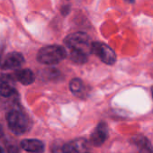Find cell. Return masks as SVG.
<instances>
[{
  "mask_svg": "<svg viewBox=\"0 0 153 153\" xmlns=\"http://www.w3.org/2000/svg\"><path fill=\"white\" fill-rule=\"evenodd\" d=\"M108 137V126L105 122H101L91 134L90 141L94 146H101Z\"/></svg>",
  "mask_w": 153,
  "mask_h": 153,
  "instance_id": "obj_7",
  "label": "cell"
},
{
  "mask_svg": "<svg viewBox=\"0 0 153 153\" xmlns=\"http://www.w3.org/2000/svg\"><path fill=\"white\" fill-rule=\"evenodd\" d=\"M152 95H153V88H152Z\"/></svg>",
  "mask_w": 153,
  "mask_h": 153,
  "instance_id": "obj_19",
  "label": "cell"
},
{
  "mask_svg": "<svg viewBox=\"0 0 153 153\" xmlns=\"http://www.w3.org/2000/svg\"><path fill=\"white\" fill-rule=\"evenodd\" d=\"M7 122L9 129L16 135H21L28 131L31 128L29 117L18 106L12 108L7 114Z\"/></svg>",
  "mask_w": 153,
  "mask_h": 153,
  "instance_id": "obj_1",
  "label": "cell"
},
{
  "mask_svg": "<svg viewBox=\"0 0 153 153\" xmlns=\"http://www.w3.org/2000/svg\"><path fill=\"white\" fill-rule=\"evenodd\" d=\"M21 147L29 152L33 153H42L44 151V144L42 141L34 139H27L24 140L21 142Z\"/></svg>",
  "mask_w": 153,
  "mask_h": 153,
  "instance_id": "obj_8",
  "label": "cell"
},
{
  "mask_svg": "<svg viewBox=\"0 0 153 153\" xmlns=\"http://www.w3.org/2000/svg\"><path fill=\"white\" fill-rule=\"evenodd\" d=\"M70 91L75 95H80L84 90V84L79 79H73L69 83Z\"/></svg>",
  "mask_w": 153,
  "mask_h": 153,
  "instance_id": "obj_13",
  "label": "cell"
},
{
  "mask_svg": "<svg viewBox=\"0 0 153 153\" xmlns=\"http://www.w3.org/2000/svg\"><path fill=\"white\" fill-rule=\"evenodd\" d=\"M67 56L65 48L59 45H50L42 48L37 54V60L45 65H55Z\"/></svg>",
  "mask_w": 153,
  "mask_h": 153,
  "instance_id": "obj_2",
  "label": "cell"
},
{
  "mask_svg": "<svg viewBox=\"0 0 153 153\" xmlns=\"http://www.w3.org/2000/svg\"><path fill=\"white\" fill-rule=\"evenodd\" d=\"M8 153H19V148L16 145H11L8 147Z\"/></svg>",
  "mask_w": 153,
  "mask_h": 153,
  "instance_id": "obj_14",
  "label": "cell"
},
{
  "mask_svg": "<svg viewBox=\"0 0 153 153\" xmlns=\"http://www.w3.org/2000/svg\"><path fill=\"white\" fill-rule=\"evenodd\" d=\"M134 143L139 147V149H140L141 152H143V153H153L151 145L146 138H144L142 136H137L136 140H134Z\"/></svg>",
  "mask_w": 153,
  "mask_h": 153,
  "instance_id": "obj_12",
  "label": "cell"
},
{
  "mask_svg": "<svg viewBox=\"0 0 153 153\" xmlns=\"http://www.w3.org/2000/svg\"><path fill=\"white\" fill-rule=\"evenodd\" d=\"M4 136V129H3V126L0 124V139Z\"/></svg>",
  "mask_w": 153,
  "mask_h": 153,
  "instance_id": "obj_15",
  "label": "cell"
},
{
  "mask_svg": "<svg viewBox=\"0 0 153 153\" xmlns=\"http://www.w3.org/2000/svg\"><path fill=\"white\" fill-rule=\"evenodd\" d=\"M86 149L85 140H73L68 143H66L62 146V153H81Z\"/></svg>",
  "mask_w": 153,
  "mask_h": 153,
  "instance_id": "obj_9",
  "label": "cell"
},
{
  "mask_svg": "<svg viewBox=\"0 0 153 153\" xmlns=\"http://www.w3.org/2000/svg\"><path fill=\"white\" fill-rule=\"evenodd\" d=\"M126 2H128V3H134L135 2V0H125Z\"/></svg>",
  "mask_w": 153,
  "mask_h": 153,
  "instance_id": "obj_16",
  "label": "cell"
},
{
  "mask_svg": "<svg viewBox=\"0 0 153 153\" xmlns=\"http://www.w3.org/2000/svg\"><path fill=\"white\" fill-rule=\"evenodd\" d=\"M0 153H5V150L2 147H0Z\"/></svg>",
  "mask_w": 153,
  "mask_h": 153,
  "instance_id": "obj_18",
  "label": "cell"
},
{
  "mask_svg": "<svg viewBox=\"0 0 153 153\" xmlns=\"http://www.w3.org/2000/svg\"><path fill=\"white\" fill-rule=\"evenodd\" d=\"M88 54L79 51V50H69V59L76 64H84L88 61Z\"/></svg>",
  "mask_w": 153,
  "mask_h": 153,
  "instance_id": "obj_11",
  "label": "cell"
},
{
  "mask_svg": "<svg viewBox=\"0 0 153 153\" xmlns=\"http://www.w3.org/2000/svg\"><path fill=\"white\" fill-rule=\"evenodd\" d=\"M15 76L20 83H22L25 86L31 85L35 80V76L33 72L28 68L16 70L15 73Z\"/></svg>",
  "mask_w": 153,
  "mask_h": 153,
  "instance_id": "obj_10",
  "label": "cell"
},
{
  "mask_svg": "<svg viewBox=\"0 0 153 153\" xmlns=\"http://www.w3.org/2000/svg\"><path fill=\"white\" fill-rule=\"evenodd\" d=\"M91 53L97 55L104 63L107 65H114L116 62V54L114 50L105 43L93 42L91 47Z\"/></svg>",
  "mask_w": 153,
  "mask_h": 153,
  "instance_id": "obj_4",
  "label": "cell"
},
{
  "mask_svg": "<svg viewBox=\"0 0 153 153\" xmlns=\"http://www.w3.org/2000/svg\"><path fill=\"white\" fill-rule=\"evenodd\" d=\"M2 61H3V58H2V56H1V55H0V67H1Z\"/></svg>",
  "mask_w": 153,
  "mask_h": 153,
  "instance_id": "obj_17",
  "label": "cell"
},
{
  "mask_svg": "<svg viewBox=\"0 0 153 153\" xmlns=\"http://www.w3.org/2000/svg\"><path fill=\"white\" fill-rule=\"evenodd\" d=\"M64 43L69 50H79L86 53H91L92 43L88 35L82 32L73 33L68 34L65 40Z\"/></svg>",
  "mask_w": 153,
  "mask_h": 153,
  "instance_id": "obj_3",
  "label": "cell"
},
{
  "mask_svg": "<svg viewBox=\"0 0 153 153\" xmlns=\"http://www.w3.org/2000/svg\"><path fill=\"white\" fill-rule=\"evenodd\" d=\"M25 63L24 56L19 52H11L7 54L2 61L1 68L3 69H15L22 67V65Z\"/></svg>",
  "mask_w": 153,
  "mask_h": 153,
  "instance_id": "obj_6",
  "label": "cell"
},
{
  "mask_svg": "<svg viewBox=\"0 0 153 153\" xmlns=\"http://www.w3.org/2000/svg\"><path fill=\"white\" fill-rule=\"evenodd\" d=\"M0 95L4 97H11L17 95L12 76L0 74Z\"/></svg>",
  "mask_w": 153,
  "mask_h": 153,
  "instance_id": "obj_5",
  "label": "cell"
}]
</instances>
